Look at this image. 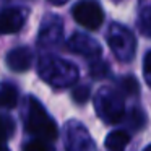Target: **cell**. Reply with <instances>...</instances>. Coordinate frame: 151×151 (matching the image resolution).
Returning <instances> with one entry per match:
<instances>
[{"label": "cell", "instance_id": "obj_17", "mask_svg": "<svg viewBox=\"0 0 151 151\" xmlns=\"http://www.w3.org/2000/svg\"><path fill=\"white\" fill-rule=\"evenodd\" d=\"M143 75H145L146 83L151 86V52H148L146 55H145V60H143Z\"/></svg>", "mask_w": 151, "mask_h": 151}, {"label": "cell", "instance_id": "obj_19", "mask_svg": "<svg viewBox=\"0 0 151 151\" xmlns=\"http://www.w3.org/2000/svg\"><path fill=\"white\" fill-rule=\"evenodd\" d=\"M52 5H63V4H67L68 0H49Z\"/></svg>", "mask_w": 151, "mask_h": 151}, {"label": "cell", "instance_id": "obj_3", "mask_svg": "<svg viewBox=\"0 0 151 151\" xmlns=\"http://www.w3.org/2000/svg\"><path fill=\"white\" fill-rule=\"evenodd\" d=\"M96 111L99 117L107 124H117L124 117V99L122 94L111 89H102L96 99Z\"/></svg>", "mask_w": 151, "mask_h": 151}, {"label": "cell", "instance_id": "obj_10", "mask_svg": "<svg viewBox=\"0 0 151 151\" xmlns=\"http://www.w3.org/2000/svg\"><path fill=\"white\" fill-rule=\"evenodd\" d=\"M18 102V89L10 83H5L0 88V106L5 109H13Z\"/></svg>", "mask_w": 151, "mask_h": 151}, {"label": "cell", "instance_id": "obj_15", "mask_svg": "<svg viewBox=\"0 0 151 151\" xmlns=\"http://www.w3.org/2000/svg\"><path fill=\"white\" fill-rule=\"evenodd\" d=\"M120 89H122V93L124 94H127V96H133V94H137L138 93V81L133 78V76H125L124 80L120 81Z\"/></svg>", "mask_w": 151, "mask_h": 151}, {"label": "cell", "instance_id": "obj_7", "mask_svg": "<svg viewBox=\"0 0 151 151\" xmlns=\"http://www.w3.org/2000/svg\"><path fill=\"white\" fill-rule=\"evenodd\" d=\"M33 63V52L28 47H15L7 54V65L13 72H26Z\"/></svg>", "mask_w": 151, "mask_h": 151}, {"label": "cell", "instance_id": "obj_21", "mask_svg": "<svg viewBox=\"0 0 151 151\" xmlns=\"http://www.w3.org/2000/svg\"><path fill=\"white\" fill-rule=\"evenodd\" d=\"M145 151H151V145H150V146H146V148H145Z\"/></svg>", "mask_w": 151, "mask_h": 151}, {"label": "cell", "instance_id": "obj_9", "mask_svg": "<svg viewBox=\"0 0 151 151\" xmlns=\"http://www.w3.org/2000/svg\"><path fill=\"white\" fill-rule=\"evenodd\" d=\"M130 143V135L125 130H114L107 135L104 145L109 151H124Z\"/></svg>", "mask_w": 151, "mask_h": 151}, {"label": "cell", "instance_id": "obj_4", "mask_svg": "<svg viewBox=\"0 0 151 151\" xmlns=\"http://www.w3.org/2000/svg\"><path fill=\"white\" fill-rule=\"evenodd\" d=\"M107 42L109 47L112 49L114 55L117 59L128 62V60L133 59L135 54V37L127 28L114 24V26L109 29V36H107Z\"/></svg>", "mask_w": 151, "mask_h": 151}, {"label": "cell", "instance_id": "obj_18", "mask_svg": "<svg viewBox=\"0 0 151 151\" xmlns=\"http://www.w3.org/2000/svg\"><path fill=\"white\" fill-rule=\"evenodd\" d=\"M143 124H145L143 112H141L140 109H133V112H132V125H133L135 128H141Z\"/></svg>", "mask_w": 151, "mask_h": 151}, {"label": "cell", "instance_id": "obj_16", "mask_svg": "<svg viewBox=\"0 0 151 151\" xmlns=\"http://www.w3.org/2000/svg\"><path fill=\"white\" fill-rule=\"evenodd\" d=\"M24 151H50L42 140H33L24 146Z\"/></svg>", "mask_w": 151, "mask_h": 151}, {"label": "cell", "instance_id": "obj_2", "mask_svg": "<svg viewBox=\"0 0 151 151\" xmlns=\"http://www.w3.org/2000/svg\"><path fill=\"white\" fill-rule=\"evenodd\" d=\"M26 130L31 135L41 138L42 141H54L57 138V135H59L55 122L49 117V114L42 107V104L37 102L36 99H31L29 101Z\"/></svg>", "mask_w": 151, "mask_h": 151}, {"label": "cell", "instance_id": "obj_14", "mask_svg": "<svg viewBox=\"0 0 151 151\" xmlns=\"http://www.w3.org/2000/svg\"><path fill=\"white\" fill-rule=\"evenodd\" d=\"M89 94H91L89 86H85V85L75 86L73 91H72V98H73V101H75L76 104H85V102L89 99Z\"/></svg>", "mask_w": 151, "mask_h": 151}, {"label": "cell", "instance_id": "obj_11", "mask_svg": "<svg viewBox=\"0 0 151 151\" xmlns=\"http://www.w3.org/2000/svg\"><path fill=\"white\" fill-rule=\"evenodd\" d=\"M15 133V122L7 115H0V143H5Z\"/></svg>", "mask_w": 151, "mask_h": 151}, {"label": "cell", "instance_id": "obj_6", "mask_svg": "<svg viewBox=\"0 0 151 151\" xmlns=\"http://www.w3.org/2000/svg\"><path fill=\"white\" fill-rule=\"evenodd\" d=\"M68 49L72 52L78 54V55L88 57V59H94V57L101 55V46L93 37L80 34V33L73 34L68 39Z\"/></svg>", "mask_w": 151, "mask_h": 151}, {"label": "cell", "instance_id": "obj_20", "mask_svg": "<svg viewBox=\"0 0 151 151\" xmlns=\"http://www.w3.org/2000/svg\"><path fill=\"white\" fill-rule=\"evenodd\" d=\"M0 151H10V150L7 148V145H5V143H0Z\"/></svg>", "mask_w": 151, "mask_h": 151}, {"label": "cell", "instance_id": "obj_12", "mask_svg": "<svg viewBox=\"0 0 151 151\" xmlns=\"http://www.w3.org/2000/svg\"><path fill=\"white\" fill-rule=\"evenodd\" d=\"M138 28H140L141 34H145L146 37H151V7H146L140 13Z\"/></svg>", "mask_w": 151, "mask_h": 151}, {"label": "cell", "instance_id": "obj_5", "mask_svg": "<svg viewBox=\"0 0 151 151\" xmlns=\"http://www.w3.org/2000/svg\"><path fill=\"white\" fill-rule=\"evenodd\" d=\"M72 13L76 23L89 31H96L98 28H101L104 21V12L96 0H80L73 7Z\"/></svg>", "mask_w": 151, "mask_h": 151}, {"label": "cell", "instance_id": "obj_8", "mask_svg": "<svg viewBox=\"0 0 151 151\" xmlns=\"http://www.w3.org/2000/svg\"><path fill=\"white\" fill-rule=\"evenodd\" d=\"M24 24V17L18 8H5L0 13V33L12 34L18 33Z\"/></svg>", "mask_w": 151, "mask_h": 151}, {"label": "cell", "instance_id": "obj_13", "mask_svg": "<svg viewBox=\"0 0 151 151\" xmlns=\"http://www.w3.org/2000/svg\"><path fill=\"white\" fill-rule=\"evenodd\" d=\"M107 73H109V67L106 65L104 62H101V60H94V62L89 65V75H91L94 80L106 78Z\"/></svg>", "mask_w": 151, "mask_h": 151}, {"label": "cell", "instance_id": "obj_1", "mask_svg": "<svg viewBox=\"0 0 151 151\" xmlns=\"http://www.w3.org/2000/svg\"><path fill=\"white\" fill-rule=\"evenodd\" d=\"M39 73L42 80L59 88L70 86L78 80L76 67L57 57H44L39 63Z\"/></svg>", "mask_w": 151, "mask_h": 151}]
</instances>
